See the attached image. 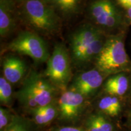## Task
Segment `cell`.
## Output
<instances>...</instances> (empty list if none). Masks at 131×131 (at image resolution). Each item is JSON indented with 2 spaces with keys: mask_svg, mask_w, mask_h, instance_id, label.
<instances>
[{
  "mask_svg": "<svg viewBox=\"0 0 131 131\" xmlns=\"http://www.w3.org/2000/svg\"><path fill=\"white\" fill-rule=\"evenodd\" d=\"M129 122H130V123L131 124V109H130V113H129Z\"/></svg>",
  "mask_w": 131,
  "mask_h": 131,
  "instance_id": "obj_24",
  "label": "cell"
},
{
  "mask_svg": "<svg viewBox=\"0 0 131 131\" xmlns=\"http://www.w3.org/2000/svg\"><path fill=\"white\" fill-rule=\"evenodd\" d=\"M127 15L128 18L131 21V8L127 9Z\"/></svg>",
  "mask_w": 131,
  "mask_h": 131,
  "instance_id": "obj_22",
  "label": "cell"
},
{
  "mask_svg": "<svg viewBox=\"0 0 131 131\" xmlns=\"http://www.w3.org/2000/svg\"><path fill=\"white\" fill-rule=\"evenodd\" d=\"M13 116L7 109L1 107L0 108V130L4 131L11 122Z\"/></svg>",
  "mask_w": 131,
  "mask_h": 131,
  "instance_id": "obj_19",
  "label": "cell"
},
{
  "mask_svg": "<svg viewBox=\"0 0 131 131\" xmlns=\"http://www.w3.org/2000/svg\"><path fill=\"white\" fill-rule=\"evenodd\" d=\"M13 1H16V2H18V3H23L24 2V1H27V0H13ZM42 1H46V2L50 3V0H42Z\"/></svg>",
  "mask_w": 131,
  "mask_h": 131,
  "instance_id": "obj_23",
  "label": "cell"
},
{
  "mask_svg": "<svg viewBox=\"0 0 131 131\" xmlns=\"http://www.w3.org/2000/svg\"><path fill=\"white\" fill-rule=\"evenodd\" d=\"M118 3L125 9L131 8V0H117Z\"/></svg>",
  "mask_w": 131,
  "mask_h": 131,
  "instance_id": "obj_21",
  "label": "cell"
},
{
  "mask_svg": "<svg viewBox=\"0 0 131 131\" xmlns=\"http://www.w3.org/2000/svg\"><path fill=\"white\" fill-rule=\"evenodd\" d=\"M34 122L38 125L43 126L50 123L57 116L59 110L57 101L45 106H39L30 111Z\"/></svg>",
  "mask_w": 131,
  "mask_h": 131,
  "instance_id": "obj_13",
  "label": "cell"
},
{
  "mask_svg": "<svg viewBox=\"0 0 131 131\" xmlns=\"http://www.w3.org/2000/svg\"><path fill=\"white\" fill-rule=\"evenodd\" d=\"M98 107L100 112L108 117H114L119 114L122 106L118 96L107 95L98 101Z\"/></svg>",
  "mask_w": 131,
  "mask_h": 131,
  "instance_id": "obj_15",
  "label": "cell"
},
{
  "mask_svg": "<svg viewBox=\"0 0 131 131\" xmlns=\"http://www.w3.org/2000/svg\"><path fill=\"white\" fill-rule=\"evenodd\" d=\"M16 19L13 0L0 1V35L6 37L16 28Z\"/></svg>",
  "mask_w": 131,
  "mask_h": 131,
  "instance_id": "obj_11",
  "label": "cell"
},
{
  "mask_svg": "<svg viewBox=\"0 0 131 131\" xmlns=\"http://www.w3.org/2000/svg\"><path fill=\"white\" fill-rule=\"evenodd\" d=\"M27 66L23 60L15 55H7L3 62V76L11 84L18 83L23 78Z\"/></svg>",
  "mask_w": 131,
  "mask_h": 131,
  "instance_id": "obj_10",
  "label": "cell"
},
{
  "mask_svg": "<svg viewBox=\"0 0 131 131\" xmlns=\"http://www.w3.org/2000/svg\"><path fill=\"white\" fill-rule=\"evenodd\" d=\"M4 131H30L25 119L18 116H13L12 119Z\"/></svg>",
  "mask_w": 131,
  "mask_h": 131,
  "instance_id": "obj_18",
  "label": "cell"
},
{
  "mask_svg": "<svg viewBox=\"0 0 131 131\" xmlns=\"http://www.w3.org/2000/svg\"><path fill=\"white\" fill-rule=\"evenodd\" d=\"M89 13L91 19L100 29H113L120 23V15L110 0L94 1L90 6Z\"/></svg>",
  "mask_w": 131,
  "mask_h": 131,
  "instance_id": "obj_8",
  "label": "cell"
},
{
  "mask_svg": "<svg viewBox=\"0 0 131 131\" xmlns=\"http://www.w3.org/2000/svg\"><path fill=\"white\" fill-rule=\"evenodd\" d=\"M95 68L105 75H115L128 70L130 61L120 36L106 38L95 61Z\"/></svg>",
  "mask_w": 131,
  "mask_h": 131,
  "instance_id": "obj_3",
  "label": "cell"
},
{
  "mask_svg": "<svg viewBox=\"0 0 131 131\" xmlns=\"http://www.w3.org/2000/svg\"><path fill=\"white\" fill-rule=\"evenodd\" d=\"M104 76L95 68L79 73L73 78L69 89L77 92L85 98H90L102 86Z\"/></svg>",
  "mask_w": 131,
  "mask_h": 131,
  "instance_id": "obj_9",
  "label": "cell"
},
{
  "mask_svg": "<svg viewBox=\"0 0 131 131\" xmlns=\"http://www.w3.org/2000/svg\"><path fill=\"white\" fill-rule=\"evenodd\" d=\"M86 131H115V125L109 117L100 112L91 114L84 123Z\"/></svg>",
  "mask_w": 131,
  "mask_h": 131,
  "instance_id": "obj_14",
  "label": "cell"
},
{
  "mask_svg": "<svg viewBox=\"0 0 131 131\" xmlns=\"http://www.w3.org/2000/svg\"><path fill=\"white\" fill-rule=\"evenodd\" d=\"M8 50L27 55L37 63L47 61L49 55L45 41L35 32L23 31L9 43Z\"/></svg>",
  "mask_w": 131,
  "mask_h": 131,
  "instance_id": "obj_5",
  "label": "cell"
},
{
  "mask_svg": "<svg viewBox=\"0 0 131 131\" xmlns=\"http://www.w3.org/2000/svg\"><path fill=\"white\" fill-rule=\"evenodd\" d=\"M129 86V80L124 73L113 75L103 84V89L107 95L121 96L127 92Z\"/></svg>",
  "mask_w": 131,
  "mask_h": 131,
  "instance_id": "obj_12",
  "label": "cell"
},
{
  "mask_svg": "<svg viewBox=\"0 0 131 131\" xmlns=\"http://www.w3.org/2000/svg\"><path fill=\"white\" fill-rule=\"evenodd\" d=\"M51 131H86L84 127L64 126L54 128Z\"/></svg>",
  "mask_w": 131,
  "mask_h": 131,
  "instance_id": "obj_20",
  "label": "cell"
},
{
  "mask_svg": "<svg viewBox=\"0 0 131 131\" xmlns=\"http://www.w3.org/2000/svg\"><path fill=\"white\" fill-rule=\"evenodd\" d=\"M21 6V18L33 30L44 35H53L60 30L61 24L51 3L42 0H27Z\"/></svg>",
  "mask_w": 131,
  "mask_h": 131,
  "instance_id": "obj_2",
  "label": "cell"
},
{
  "mask_svg": "<svg viewBox=\"0 0 131 131\" xmlns=\"http://www.w3.org/2000/svg\"><path fill=\"white\" fill-rule=\"evenodd\" d=\"M85 98L72 89L62 92L57 100L59 117L66 122H74L81 117L85 107Z\"/></svg>",
  "mask_w": 131,
  "mask_h": 131,
  "instance_id": "obj_7",
  "label": "cell"
},
{
  "mask_svg": "<svg viewBox=\"0 0 131 131\" xmlns=\"http://www.w3.org/2000/svg\"><path fill=\"white\" fill-rule=\"evenodd\" d=\"M12 88L11 83L4 76L0 77V101L5 106H10L12 101Z\"/></svg>",
  "mask_w": 131,
  "mask_h": 131,
  "instance_id": "obj_17",
  "label": "cell"
},
{
  "mask_svg": "<svg viewBox=\"0 0 131 131\" xmlns=\"http://www.w3.org/2000/svg\"><path fill=\"white\" fill-rule=\"evenodd\" d=\"M71 58L63 44H57L47 61L45 76L59 90L66 89L72 77Z\"/></svg>",
  "mask_w": 131,
  "mask_h": 131,
  "instance_id": "obj_4",
  "label": "cell"
},
{
  "mask_svg": "<svg viewBox=\"0 0 131 131\" xmlns=\"http://www.w3.org/2000/svg\"><path fill=\"white\" fill-rule=\"evenodd\" d=\"M21 88L35 98L39 106H45L56 101L58 89L46 77L31 70L24 80Z\"/></svg>",
  "mask_w": 131,
  "mask_h": 131,
  "instance_id": "obj_6",
  "label": "cell"
},
{
  "mask_svg": "<svg viewBox=\"0 0 131 131\" xmlns=\"http://www.w3.org/2000/svg\"><path fill=\"white\" fill-rule=\"evenodd\" d=\"M81 0H50V3L63 15L70 16L78 12Z\"/></svg>",
  "mask_w": 131,
  "mask_h": 131,
  "instance_id": "obj_16",
  "label": "cell"
},
{
  "mask_svg": "<svg viewBox=\"0 0 131 131\" xmlns=\"http://www.w3.org/2000/svg\"><path fill=\"white\" fill-rule=\"evenodd\" d=\"M106 40L102 29L94 24H86L78 27L70 37V56L73 65L82 68L95 63Z\"/></svg>",
  "mask_w": 131,
  "mask_h": 131,
  "instance_id": "obj_1",
  "label": "cell"
}]
</instances>
